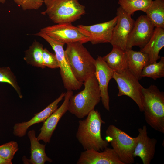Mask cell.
I'll return each instance as SVG.
<instances>
[{
  "instance_id": "obj_1",
  "label": "cell",
  "mask_w": 164,
  "mask_h": 164,
  "mask_svg": "<svg viewBox=\"0 0 164 164\" xmlns=\"http://www.w3.org/2000/svg\"><path fill=\"white\" fill-rule=\"evenodd\" d=\"M87 116L78 121L76 138L84 150L103 151L109 145V142L104 140L101 134V125L105 122L97 110H93Z\"/></svg>"
},
{
  "instance_id": "obj_2",
  "label": "cell",
  "mask_w": 164,
  "mask_h": 164,
  "mask_svg": "<svg viewBox=\"0 0 164 164\" xmlns=\"http://www.w3.org/2000/svg\"><path fill=\"white\" fill-rule=\"evenodd\" d=\"M83 84V90L70 97L68 106V111L79 119L87 116L101 100V92L94 74Z\"/></svg>"
},
{
  "instance_id": "obj_3",
  "label": "cell",
  "mask_w": 164,
  "mask_h": 164,
  "mask_svg": "<svg viewBox=\"0 0 164 164\" xmlns=\"http://www.w3.org/2000/svg\"><path fill=\"white\" fill-rule=\"evenodd\" d=\"M66 58L76 79L84 83L95 70V60L83 43L75 42L67 44L65 50Z\"/></svg>"
},
{
  "instance_id": "obj_4",
  "label": "cell",
  "mask_w": 164,
  "mask_h": 164,
  "mask_svg": "<svg viewBox=\"0 0 164 164\" xmlns=\"http://www.w3.org/2000/svg\"><path fill=\"white\" fill-rule=\"evenodd\" d=\"M142 101L145 120L155 130L164 133V93L155 85L143 87Z\"/></svg>"
},
{
  "instance_id": "obj_5",
  "label": "cell",
  "mask_w": 164,
  "mask_h": 164,
  "mask_svg": "<svg viewBox=\"0 0 164 164\" xmlns=\"http://www.w3.org/2000/svg\"><path fill=\"white\" fill-rule=\"evenodd\" d=\"M44 3L46 9L41 14L56 24L71 23L85 13V6L78 0H44Z\"/></svg>"
},
{
  "instance_id": "obj_6",
  "label": "cell",
  "mask_w": 164,
  "mask_h": 164,
  "mask_svg": "<svg viewBox=\"0 0 164 164\" xmlns=\"http://www.w3.org/2000/svg\"><path fill=\"white\" fill-rule=\"evenodd\" d=\"M106 139L124 164L134 163L133 153L136 137L130 136L113 125H109L106 131Z\"/></svg>"
},
{
  "instance_id": "obj_7",
  "label": "cell",
  "mask_w": 164,
  "mask_h": 164,
  "mask_svg": "<svg viewBox=\"0 0 164 164\" xmlns=\"http://www.w3.org/2000/svg\"><path fill=\"white\" fill-rule=\"evenodd\" d=\"M35 35L44 39L54 51L58 62L60 73L64 87L67 90H77L80 89L83 83L77 80L71 71L63 48L65 44L54 40L41 31Z\"/></svg>"
},
{
  "instance_id": "obj_8",
  "label": "cell",
  "mask_w": 164,
  "mask_h": 164,
  "mask_svg": "<svg viewBox=\"0 0 164 164\" xmlns=\"http://www.w3.org/2000/svg\"><path fill=\"white\" fill-rule=\"evenodd\" d=\"M112 78L118 85L117 96L129 97L136 104L140 111L143 112L142 95L143 87L137 78L128 69L121 73L114 72Z\"/></svg>"
},
{
  "instance_id": "obj_9",
  "label": "cell",
  "mask_w": 164,
  "mask_h": 164,
  "mask_svg": "<svg viewBox=\"0 0 164 164\" xmlns=\"http://www.w3.org/2000/svg\"><path fill=\"white\" fill-rule=\"evenodd\" d=\"M40 31L54 40L64 44L75 42L83 44L89 41L88 38L79 31L77 26L70 23L48 26Z\"/></svg>"
},
{
  "instance_id": "obj_10",
  "label": "cell",
  "mask_w": 164,
  "mask_h": 164,
  "mask_svg": "<svg viewBox=\"0 0 164 164\" xmlns=\"http://www.w3.org/2000/svg\"><path fill=\"white\" fill-rule=\"evenodd\" d=\"M118 19L113 29L110 43L113 46L125 51L129 36L133 28L135 21L131 15L125 12L120 7L117 9Z\"/></svg>"
},
{
  "instance_id": "obj_11",
  "label": "cell",
  "mask_w": 164,
  "mask_h": 164,
  "mask_svg": "<svg viewBox=\"0 0 164 164\" xmlns=\"http://www.w3.org/2000/svg\"><path fill=\"white\" fill-rule=\"evenodd\" d=\"M117 19L116 15L107 22L90 26L79 25L77 27L79 31L87 37L92 44L110 43Z\"/></svg>"
},
{
  "instance_id": "obj_12",
  "label": "cell",
  "mask_w": 164,
  "mask_h": 164,
  "mask_svg": "<svg viewBox=\"0 0 164 164\" xmlns=\"http://www.w3.org/2000/svg\"><path fill=\"white\" fill-rule=\"evenodd\" d=\"M155 28L146 15L139 16L135 21L128 38L126 49H132L133 46H138L141 49L144 47L151 38Z\"/></svg>"
},
{
  "instance_id": "obj_13",
  "label": "cell",
  "mask_w": 164,
  "mask_h": 164,
  "mask_svg": "<svg viewBox=\"0 0 164 164\" xmlns=\"http://www.w3.org/2000/svg\"><path fill=\"white\" fill-rule=\"evenodd\" d=\"M73 94L72 90H67L65 92L64 101L60 107L51 114L43 122L40 129V132L37 137L39 141L42 140L46 143L50 142L59 121L68 111L69 101Z\"/></svg>"
},
{
  "instance_id": "obj_14",
  "label": "cell",
  "mask_w": 164,
  "mask_h": 164,
  "mask_svg": "<svg viewBox=\"0 0 164 164\" xmlns=\"http://www.w3.org/2000/svg\"><path fill=\"white\" fill-rule=\"evenodd\" d=\"M138 134L133 153L134 158L139 157L143 164H149L154 158L157 140L148 135L147 128L144 125L138 129Z\"/></svg>"
},
{
  "instance_id": "obj_15",
  "label": "cell",
  "mask_w": 164,
  "mask_h": 164,
  "mask_svg": "<svg viewBox=\"0 0 164 164\" xmlns=\"http://www.w3.org/2000/svg\"><path fill=\"white\" fill-rule=\"evenodd\" d=\"M114 71L107 65L102 57L98 56L95 60L94 75L98 82L101 94V100L105 108L110 111V99L108 92V83Z\"/></svg>"
},
{
  "instance_id": "obj_16",
  "label": "cell",
  "mask_w": 164,
  "mask_h": 164,
  "mask_svg": "<svg viewBox=\"0 0 164 164\" xmlns=\"http://www.w3.org/2000/svg\"><path fill=\"white\" fill-rule=\"evenodd\" d=\"M77 164H124L112 148L108 147L103 150H85L81 152Z\"/></svg>"
},
{
  "instance_id": "obj_17",
  "label": "cell",
  "mask_w": 164,
  "mask_h": 164,
  "mask_svg": "<svg viewBox=\"0 0 164 164\" xmlns=\"http://www.w3.org/2000/svg\"><path fill=\"white\" fill-rule=\"evenodd\" d=\"M65 94V92H62L58 98L42 111L35 114L29 121L15 124L13 127L14 135L19 137H22L26 135L27 129L32 125L44 122L58 108V104L64 97Z\"/></svg>"
},
{
  "instance_id": "obj_18",
  "label": "cell",
  "mask_w": 164,
  "mask_h": 164,
  "mask_svg": "<svg viewBox=\"0 0 164 164\" xmlns=\"http://www.w3.org/2000/svg\"><path fill=\"white\" fill-rule=\"evenodd\" d=\"M164 28L155 27L153 34L148 43L140 51L148 54L149 64L156 62L160 58V51L164 46Z\"/></svg>"
},
{
  "instance_id": "obj_19",
  "label": "cell",
  "mask_w": 164,
  "mask_h": 164,
  "mask_svg": "<svg viewBox=\"0 0 164 164\" xmlns=\"http://www.w3.org/2000/svg\"><path fill=\"white\" fill-rule=\"evenodd\" d=\"M128 69L139 80L142 78L141 73L144 67L149 64V56L147 53L137 51L132 49L125 50Z\"/></svg>"
},
{
  "instance_id": "obj_20",
  "label": "cell",
  "mask_w": 164,
  "mask_h": 164,
  "mask_svg": "<svg viewBox=\"0 0 164 164\" xmlns=\"http://www.w3.org/2000/svg\"><path fill=\"white\" fill-rule=\"evenodd\" d=\"M102 58L114 72L120 73L128 69L125 51L119 47L113 46L111 51Z\"/></svg>"
},
{
  "instance_id": "obj_21",
  "label": "cell",
  "mask_w": 164,
  "mask_h": 164,
  "mask_svg": "<svg viewBox=\"0 0 164 164\" xmlns=\"http://www.w3.org/2000/svg\"><path fill=\"white\" fill-rule=\"evenodd\" d=\"M28 137L30 142V164H44L46 162H52V160L47 155L45 152V145L40 144L36 136V132L32 130L29 131Z\"/></svg>"
},
{
  "instance_id": "obj_22",
  "label": "cell",
  "mask_w": 164,
  "mask_h": 164,
  "mask_svg": "<svg viewBox=\"0 0 164 164\" xmlns=\"http://www.w3.org/2000/svg\"><path fill=\"white\" fill-rule=\"evenodd\" d=\"M145 13L155 27L164 28V1H152Z\"/></svg>"
},
{
  "instance_id": "obj_23",
  "label": "cell",
  "mask_w": 164,
  "mask_h": 164,
  "mask_svg": "<svg viewBox=\"0 0 164 164\" xmlns=\"http://www.w3.org/2000/svg\"><path fill=\"white\" fill-rule=\"evenodd\" d=\"M43 45L34 40L29 49L25 52L24 60L29 64L41 68H45L43 62Z\"/></svg>"
},
{
  "instance_id": "obj_24",
  "label": "cell",
  "mask_w": 164,
  "mask_h": 164,
  "mask_svg": "<svg viewBox=\"0 0 164 164\" xmlns=\"http://www.w3.org/2000/svg\"><path fill=\"white\" fill-rule=\"evenodd\" d=\"M152 1V0H118V3L125 12L131 15L138 11L145 12Z\"/></svg>"
},
{
  "instance_id": "obj_25",
  "label": "cell",
  "mask_w": 164,
  "mask_h": 164,
  "mask_svg": "<svg viewBox=\"0 0 164 164\" xmlns=\"http://www.w3.org/2000/svg\"><path fill=\"white\" fill-rule=\"evenodd\" d=\"M160 59L158 62L149 64L144 67L141 73L142 78L148 77L156 80L164 77V57Z\"/></svg>"
},
{
  "instance_id": "obj_26",
  "label": "cell",
  "mask_w": 164,
  "mask_h": 164,
  "mask_svg": "<svg viewBox=\"0 0 164 164\" xmlns=\"http://www.w3.org/2000/svg\"><path fill=\"white\" fill-rule=\"evenodd\" d=\"M0 82L8 83L15 90L19 97L22 98L20 88L18 84L16 77L9 67L0 68Z\"/></svg>"
},
{
  "instance_id": "obj_27",
  "label": "cell",
  "mask_w": 164,
  "mask_h": 164,
  "mask_svg": "<svg viewBox=\"0 0 164 164\" xmlns=\"http://www.w3.org/2000/svg\"><path fill=\"white\" fill-rule=\"evenodd\" d=\"M18 149L17 143L10 141L0 145V156L5 159L12 160Z\"/></svg>"
},
{
  "instance_id": "obj_28",
  "label": "cell",
  "mask_w": 164,
  "mask_h": 164,
  "mask_svg": "<svg viewBox=\"0 0 164 164\" xmlns=\"http://www.w3.org/2000/svg\"><path fill=\"white\" fill-rule=\"evenodd\" d=\"M43 62L45 67L52 69L59 68L58 62L55 55L49 52L46 48L43 50Z\"/></svg>"
},
{
  "instance_id": "obj_29",
  "label": "cell",
  "mask_w": 164,
  "mask_h": 164,
  "mask_svg": "<svg viewBox=\"0 0 164 164\" xmlns=\"http://www.w3.org/2000/svg\"><path fill=\"white\" fill-rule=\"evenodd\" d=\"M44 0H14L15 2L24 10H36L44 3Z\"/></svg>"
},
{
  "instance_id": "obj_30",
  "label": "cell",
  "mask_w": 164,
  "mask_h": 164,
  "mask_svg": "<svg viewBox=\"0 0 164 164\" xmlns=\"http://www.w3.org/2000/svg\"><path fill=\"white\" fill-rule=\"evenodd\" d=\"M12 160L5 159L0 156V164H12Z\"/></svg>"
},
{
  "instance_id": "obj_31",
  "label": "cell",
  "mask_w": 164,
  "mask_h": 164,
  "mask_svg": "<svg viewBox=\"0 0 164 164\" xmlns=\"http://www.w3.org/2000/svg\"><path fill=\"white\" fill-rule=\"evenodd\" d=\"M6 0H0V3L4 4Z\"/></svg>"
},
{
  "instance_id": "obj_32",
  "label": "cell",
  "mask_w": 164,
  "mask_h": 164,
  "mask_svg": "<svg viewBox=\"0 0 164 164\" xmlns=\"http://www.w3.org/2000/svg\"><path fill=\"white\" fill-rule=\"evenodd\" d=\"M163 0V1H164V0Z\"/></svg>"
}]
</instances>
